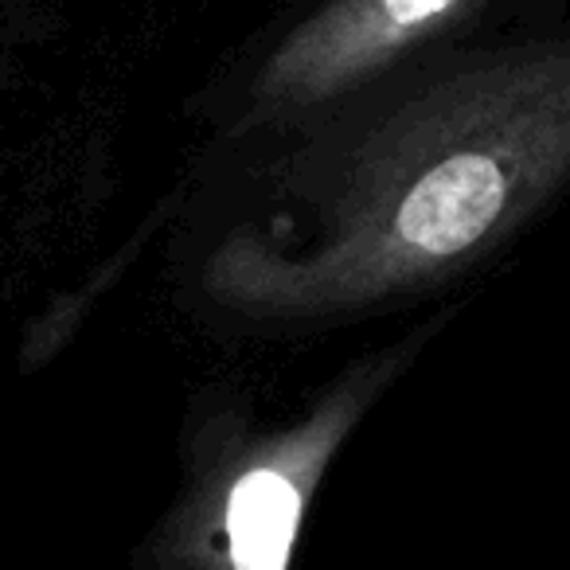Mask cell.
Returning a JSON list of instances; mask_svg holds the SVG:
<instances>
[{
    "instance_id": "6da1fadb",
    "label": "cell",
    "mask_w": 570,
    "mask_h": 570,
    "mask_svg": "<svg viewBox=\"0 0 570 570\" xmlns=\"http://www.w3.org/2000/svg\"><path fill=\"white\" fill-rule=\"evenodd\" d=\"M570 176V40L450 75L364 137L317 219L277 250L219 246L207 285L258 317H328L453 274Z\"/></svg>"
},
{
    "instance_id": "7a4b0ae2",
    "label": "cell",
    "mask_w": 570,
    "mask_h": 570,
    "mask_svg": "<svg viewBox=\"0 0 570 570\" xmlns=\"http://www.w3.org/2000/svg\"><path fill=\"white\" fill-rule=\"evenodd\" d=\"M387 372L391 364H372L344 375L348 383L328 391L309 419L230 453L184 508L165 570H289L309 497Z\"/></svg>"
},
{
    "instance_id": "3957f363",
    "label": "cell",
    "mask_w": 570,
    "mask_h": 570,
    "mask_svg": "<svg viewBox=\"0 0 570 570\" xmlns=\"http://www.w3.org/2000/svg\"><path fill=\"white\" fill-rule=\"evenodd\" d=\"M476 4L484 0H333L269 59L258 102L277 114L325 102L387 71L403 51L469 17Z\"/></svg>"
}]
</instances>
